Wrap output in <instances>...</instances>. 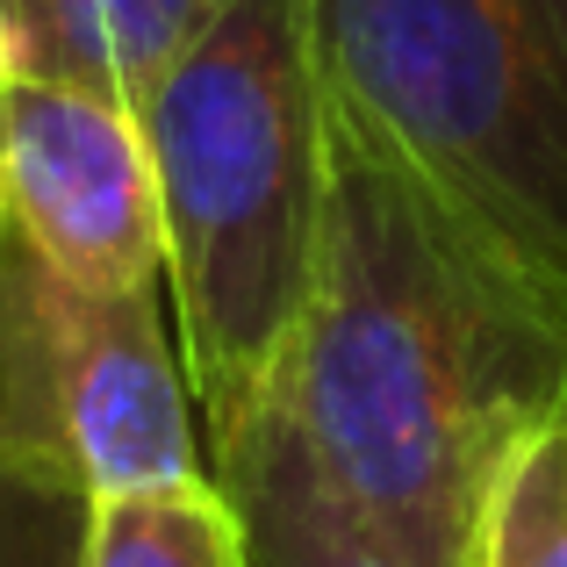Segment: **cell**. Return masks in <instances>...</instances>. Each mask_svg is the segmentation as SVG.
<instances>
[{
	"label": "cell",
	"mask_w": 567,
	"mask_h": 567,
	"mask_svg": "<svg viewBox=\"0 0 567 567\" xmlns=\"http://www.w3.org/2000/svg\"><path fill=\"white\" fill-rule=\"evenodd\" d=\"M560 395L567 302L331 109L317 280L266 402L331 503L402 567H467L503 460Z\"/></svg>",
	"instance_id": "obj_1"
},
{
	"label": "cell",
	"mask_w": 567,
	"mask_h": 567,
	"mask_svg": "<svg viewBox=\"0 0 567 567\" xmlns=\"http://www.w3.org/2000/svg\"><path fill=\"white\" fill-rule=\"evenodd\" d=\"M166 223V302L202 410V445H230L274 402L309 309L331 194L309 0H230L137 101Z\"/></svg>",
	"instance_id": "obj_2"
},
{
	"label": "cell",
	"mask_w": 567,
	"mask_h": 567,
	"mask_svg": "<svg viewBox=\"0 0 567 567\" xmlns=\"http://www.w3.org/2000/svg\"><path fill=\"white\" fill-rule=\"evenodd\" d=\"M323 101L567 302V0H309Z\"/></svg>",
	"instance_id": "obj_3"
},
{
	"label": "cell",
	"mask_w": 567,
	"mask_h": 567,
	"mask_svg": "<svg viewBox=\"0 0 567 567\" xmlns=\"http://www.w3.org/2000/svg\"><path fill=\"white\" fill-rule=\"evenodd\" d=\"M166 288L86 295L0 230V467L101 496L208 482Z\"/></svg>",
	"instance_id": "obj_4"
},
{
	"label": "cell",
	"mask_w": 567,
	"mask_h": 567,
	"mask_svg": "<svg viewBox=\"0 0 567 567\" xmlns=\"http://www.w3.org/2000/svg\"><path fill=\"white\" fill-rule=\"evenodd\" d=\"M8 223L58 280L86 295L166 288L152 144L130 101L58 80H0Z\"/></svg>",
	"instance_id": "obj_5"
},
{
	"label": "cell",
	"mask_w": 567,
	"mask_h": 567,
	"mask_svg": "<svg viewBox=\"0 0 567 567\" xmlns=\"http://www.w3.org/2000/svg\"><path fill=\"white\" fill-rule=\"evenodd\" d=\"M230 0H0V80L94 86L137 109Z\"/></svg>",
	"instance_id": "obj_6"
},
{
	"label": "cell",
	"mask_w": 567,
	"mask_h": 567,
	"mask_svg": "<svg viewBox=\"0 0 567 567\" xmlns=\"http://www.w3.org/2000/svg\"><path fill=\"white\" fill-rule=\"evenodd\" d=\"M208 474L245 517L251 567H402L331 503V488L317 482L274 410H259L230 445H216Z\"/></svg>",
	"instance_id": "obj_7"
},
{
	"label": "cell",
	"mask_w": 567,
	"mask_h": 567,
	"mask_svg": "<svg viewBox=\"0 0 567 567\" xmlns=\"http://www.w3.org/2000/svg\"><path fill=\"white\" fill-rule=\"evenodd\" d=\"M80 567H251V539L216 474L194 488L86 503Z\"/></svg>",
	"instance_id": "obj_8"
},
{
	"label": "cell",
	"mask_w": 567,
	"mask_h": 567,
	"mask_svg": "<svg viewBox=\"0 0 567 567\" xmlns=\"http://www.w3.org/2000/svg\"><path fill=\"white\" fill-rule=\"evenodd\" d=\"M467 567H567V395L503 460Z\"/></svg>",
	"instance_id": "obj_9"
},
{
	"label": "cell",
	"mask_w": 567,
	"mask_h": 567,
	"mask_svg": "<svg viewBox=\"0 0 567 567\" xmlns=\"http://www.w3.org/2000/svg\"><path fill=\"white\" fill-rule=\"evenodd\" d=\"M86 496L43 474L0 467V567H80Z\"/></svg>",
	"instance_id": "obj_10"
},
{
	"label": "cell",
	"mask_w": 567,
	"mask_h": 567,
	"mask_svg": "<svg viewBox=\"0 0 567 567\" xmlns=\"http://www.w3.org/2000/svg\"><path fill=\"white\" fill-rule=\"evenodd\" d=\"M0 230H8V194H0Z\"/></svg>",
	"instance_id": "obj_11"
}]
</instances>
